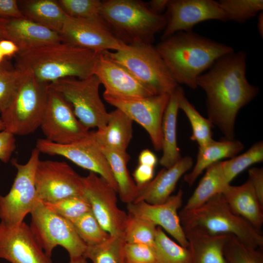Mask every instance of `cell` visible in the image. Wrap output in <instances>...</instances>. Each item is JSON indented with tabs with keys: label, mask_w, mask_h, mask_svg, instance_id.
Masks as SVG:
<instances>
[{
	"label": "cell",
	"mask_w": 263,
	"mask_h": 263,
	"mask_svg": "<svg viewBox=\"0 0 263 263\" xmlns=\"http://www.w3.org/2000/svg\"><path fill=\"white\" fill-rule=\"evenodd\" d=\"M246 58L244 51L225 55L197 79V87L206 94L208 119L226 139H234L238 113L259 92V88L246 78Z\"/></svg>",
	"instance_id": "6da1fadb"
},
{
	"label": "cell",
	"mask_w": 263,
	"mask_h": 263,
	"mask_svg": "<svg viewBox=\"0 0 263 263\" xmlns=\"http://www.w3.org/2000/svg\"><path fill=\"white\" fill-rule=\"evenodd\" d=\"M176 83L195 90L197 79L222 56L234 51L231 46L192 31L178 32L155 46Z\"/></svg>",
	"instance_id": "7a4b0ae2"
},
{
	"label": "cell",
	"mask_w": 263,
	"mask_h": 263,
	"mask_svg": "<svg viewBox=\"0 0 263 263\" xmlns=\"http://www.w3.org/2000/svg\"><path fill=\"white\" fill-rule=\"evenodd\" d=\"M99 53L61 42L19 53L16 68L30 71L47 84L66 77L83 79L93 75Z\"/></svg>",
	"instance_id": "3957f363"
},
{
	"label": "cell",
	"mask_w": 263,
	"mask_h": 263,
	"mask_svg": "<svg viewBox=\"0 0 263 263\" xmlns=\"http://www.w3.org/2000/svg\"><path fill=\"white\" fill-rule=\"evenodd\" d=\"M101 14L109 30L128 45L152 44L166 25L165 14L153 12L138 0L103 1Z\"/></svg>",
	"instance_id": "277c9868"
},
{
	"label": "cell",
	"mask_w": 263,
	"mask_h": 263,
	"mask_svg": "<svg viewBox=\"0 0 263 263\" xmlns=\"http://www.w3.org/2000/svg\"><path fill=\"white\" fill-rule=\"evenodd\" d=\"M179 216L184 230L199 227L212 234L233 235L255 248L263 245L260 230L234 213L222 193L213 196L195 209H182Z\"/></svg>",
	"instance_id": "5b68a950"
},
{
	"label": "cell",
	"mask_w": 263,
	"mask_h": 263,
	"mask_svg": "<svg viewBox=\"0 0 263 263\" xmlns=\"http://www.w3.org/2000/svg\"><path fill=\"white\" fill-rule=\"evenodd\" d=\"M19 69L21 75L19 89L10 104L0 113V118L5 130L15 135H26L40 127L48 84L38 81L30 71Z\"/></svg>",
	"instance_id": "8992f818"
},
{
	"label": "cell",
	"mask_w": 263,
	"mask_h": 263,
	"mask_svg": "<svg viewBox=\"0 0 263 263\" xmlns=\"http://www.w3.org/2000/svg\"><path fill=\"white\" fill-rule=\"evenodd\" d=\"M106 53L112 59L125 67L154 95L170 94L179 86L152 44L129 45L124 50Z\"/></svg>",
	"instance_id": "52a82bcc"
},
{
	"label": "cell",
	"mask_w": 263,
	"mask_h": 263,
	"mask_svg": "<svg viewBox=\"0 0 263 263\" xmlns=\"http://www.w3.org/2000/svg\"><path fill=\"white\" fill-rule=\"evenodd\" d=\"M101 83L92 75L80 79L66 77L48 84V87L59 93L71 105L78 120L85 127L102 128L107 124L108 113L99 93Z\"/></svg>",
	"instance_id": "ba28073f"
},
{
	"label": "cell",
	"mask_w": 263,
	"mask_h": 263,
	"mask_svg": "<svg viewBox=\"0 0 263 263\" xmlns=\"http://www.w3.org/2000/svg\"><path fill=\"white\" fill-rule=\"evenodd\" d=\"M30 214V228L48 256H51L57 246L64 248L70 258L83 256L87 245L69 220L51 211L38 200Z\"/></svg>",
	"instance_id": "9c48e42d"
},
{
	"label": "cell",
	"mask_w": 263,
	"mask_h": 263,
	"mask_svg": "<svg viewBox=\"0 0 263 263\" xmlns=\"http://www.w3.org/2000/svg\"><path fill=\"white\" fill-rule=\"evenodd\" d=\"M39 154L35 148L25 164L12 161L17 174L9 192L4 196L0 194V222L9 225L20 224L34 208L38 201L35 174Z\"/></svg>",
	"instance_id": "30bf717a"
},
{
	"label": "cell",
	"mask_w": 263,
	"mask_h": 263,
	"mask_svg": "<svg viewBox=\"0 0 263 263\" xmlns=\"http://www.w3.org/2000/svg\"><path fill=\"white\" fill-rule=\"evenodd\" d=\"M40 127L45 139L60 144L78 141L91 133L76 118L70 104L49 87Z\"/></svg>",
	"instance_id": "8fae6325"
},
{
	"label": "cell",
	"mask_w": 263,
	"mask_h": 263,
	"mask_svg": "<svg viewBox=\"0 0 263 263\" xmlns=\"http://www.w3.org/2000/svg\"><path fill=\"white\" fill-rule=\"evenodd\" d=\"M36 148L40 153L64 157L79 167L98 174L118 192V187L109 164L93 132L82 140L67 144L40 138L37 141Z\"/></svg>",
	"instance_id": "7c38bea8"
},
{
	"label": "cell",
	"mask_w": 263,
	"mask_h": 263,
	"mask_svg": "<svg viewBox=\"0 0 263 263\" xmlns=\"http://www.w3.org/2000/svg\"><path fill=\"white\" fill-rule=\"evenodd\" d=\"M83 193L102 227L110 235L123 237L128 214L117 204V192L103 178L90 172L82 177Z\"/></svg>",
	"instance_id": "4fadbf2b"
},
{
	"label": "cell",
	"mask_w": 263,
	"mask_h": 263,
	"mask_svg": "<svg viewBox=\"0 0 263 263\" xmlns=\"http://www.w3.org/2000/svg\"><path fill=\"white\" fill-rule=\"evenodd\" d=\"M35 186L37 198L43 203L84 194L82 177L64 161L40 160Z\"/></svg>",
	"instance_id": "5bb4252c"
},
{
	"label": "cell",
	"mask_w": 263,
	"mask_h": 263,
	"mask_svg": "<svg viewBox=\"0 0 263 263\" xmlns=\"http://www.w3.org/2000/svg\"><path fill=\"white\" fill-rule=\"evenodd\" d=\"M170 94L123 98L103 94L105 100L140 124L148 133L154 149L162 150V124Z\"/></svg>",
	"instance_id": "9a60e30c"
},
{
	"label": "cell",
	"mask_w": 263,
	"mask_h": 263,
	"mask_svg": "<svg viewBox=\"0 0 263 263\" xmlns=\"http://www.w3.org/2000/svg\"><path fill=\"white\" fill-rule=\"evenodd\" d=\"M165 15L162 39L178 32L192 31L195 25L206 20L226 21L218 1L214 0H169Z\"/></svg>",
	"instance_id": "2e32d148"
},
{
	"label": "cell",
	"mask_w": 263,
	"mask_h": 263,
	"mask_svg": "<svg viewBox=\"0 0 263 263\" xmlns=\"http://www.w3.org/2000/svg\"><path fill=\"white\" fill-rule=\"evenodd\" d=\"M0 258L11 263H53L24 222L12 225L0 223Z\"/></svg>",
	"instance_id": "e0dca14e"
},
{
	"label": "cell",
	"mask_w": 263,
	"mask_h": 263,
	"mask_svg": "<svg viewBox=\"0 0 263 263\" xmlns=\"http://www.w3.org/2000/svg\"><path fill=\"white\" fill-rule=\"evenodd\" d=\"M60 35L63 42L96 53L122 51L128 46L107 28L94 22L68 15Z\"/></svg>",
	"instance_id": "ac0fdd59"
},
{
	"label": "cell",
	"mask_w": 263,
	"mask_h": 263,
	"mask_svg": "<svg viewBox=\"0 0 263 263\" xmlns=\"http://www.w3.org/2000/svg\"><path fill=\"white\" fill-rule=\"evenodd\" d=\"M105 88L103 94L123 98H142L154 95L125 67L112 59L106 51L99 53L93 70Z\"/></svg>",
	"instance_id": "d6986e66"
},
{
	"label": "cell",
	"mask_w": 263,
	"mask_h": 263,
	"mask_svg": "<svg viewBox=\"0 0 263 263\" xmlns=\"http://www.w3.org/2000/svg\"><path fill=\"white\" fill-rule=\"evenodd\" d=\"M183 192L180 189L165 202L150 204L144 201L127 204L128 214L146 220L165 229L183 247L188 243L181 224L178 209L183 202Z\"/></svg>",
	"instance_id": "ffe728a7"
},
{
	"label": "cell",
	"mask_w": 263,
	"mask_h": 263,
	"mask_svg": "<svg viewBox=\"0 0 263 263\" xmlns=\"http://www.w3.org/2000/svg\"><path fill=\"white\" fill-rule=\"evenodd\" d=\"M4 38L14 42L19 53L62 42L58 33L25 17L5 19Z\"/></svg>",
	"instance_id": "44dd1931"
},
{
	"label": "cell",
	"mask_w": 263,
	"mask_h": 263,
	"mask_svg": "<svg viewBox=\"0 0 263 263\" xmlns=\"http://www.w3.org/2000/svg\"><path fill=\"white\" fill-rule=\"evenodd\" d=\"M192 166V158L186 156L171 167L163 168L154 178L138 187V194L133 203L144 201L150 204H159L166 202L171 196L178 180Z\"/></svg>",
	"instance_id": "7402d4cb"
},
{
	"label": "cell",
	"mask_w": 263,
	"mask_h": 263,
	"mask_svg": "<svg viewBox=\"0 0 263 263\" xmlns=\"http://www.w3.org/2000/svg\"><path fill=\"white\" fill-rule=\"evenodd\" d=\"M191 263H228L224 253L231 234H212L199 227L184 230Z\"/></svg>",
	"instance_id": "603a6c76"
},
{
	"label": "cell",
	"mask_w": 263,
	"mask_h": 263,
	"mask_svg": "<svg viewBox=\"0 0 263 263\" xmlns=\"http://www.w3.org/2000/svg\"><path fill=\"white\" fill-rule=\"evenodd\" d=\"M222 194L234 213L260 230L263 224V206L248 179L240 186L227 185Z\"/></svg>",
	"instance_id": "cb8c5ba5"
},
{
	"label": "cell",
	"mask_w": 263,
	"mask_h": 263,
	"mask_svg": "<svg viewBox=\"0 0 263 263\" xmlns=\"http://www.w3.org/2000/svg\"><path fill=\"white\" fill-rule=\"evenodd\" d=\"M184 95L183 89L178 86L170 94L164 113L162 124L163 154L159 163L165 168L171 167L182 157L177 145L176 128L179 103Z\"/></svg>",
	"instance_id": "d4e9b609"
},
{
	"label": "cell",
	"mask_w": 263,
	"mask_h": 263,
	"mask_svg": "<svg viewBox=\"0 0 263 263\" xmlns=\"http://www.w3.org/2000/svg\"><path fill=\"white\" fill-rule=\"evenodd\" d=\"M109 114L106 125L93 132L94 136L101 147L127 154L132 137L133 121L118 109Z\"/></svg>",
	"instance_id": "484cf974"
},
{
	"label": "cell",
	"mask_w": 263,
	"mask_h": 263,
	"mask_svg": "<svg viewBox=\"0 0 263 263\" xmlns=\"http://www.w3.org/2000/svg\"><path fill=\"white\" fill-rule=\"evenodd\" d=\"M244 148L241 141L235 139L219 141L213 139L205 146L198 147L196 164L191 171L184 175V181L189 187L191 186L203 171L210 165L222 159L235 157Z\"/></svg>",
	"instance_id": "4316f807"
},
{
	"label": "cell",
	"mask_w": 263,
	"mask_h": 263,
	"mask_svg": "<svg viewBox=\"0 0 263 263\" xmlns=\"http://www.w3.org/2000/svg\"><path fill=\"white\" fill-rule=\"evenodd\" d=\"M24 17L60 34L67 15L55 0H18Z\"/></svg>",
	"instance_id": "83f0119b"
},
{
	"label": "cell",
	"mask_w": 263,
	"mask_h": 263,
	"mask_svg": "<svg viewBox=\"0 0 263 263\" xmlns=\"http://www.w3.org/2000/svg\"><path fill=\"white\" fill-rule=\"evenodd\" d=\"M118 187L121 200L127 204L133 203L138 192V187L131 177L127 168L130 157L115 151L101 147Z\"/></svg>",
	"instance_id": "f1b7e54d"
},
{
	"label": "cell",
	"mask_w": 263,
	"mask_h": 263,
	"mask_svg": "<svg viewBox=\"0 0 263 263\" xmlns=\"http://www.w3.org/2000/svg\"><path fill=\"white\" fill-rule=\"evenodd\" d=\"M226 184L223 173L222 161L210 165L183 209H195L213 196L222 193Z\"/></svg>",
	"instance_id": "f546056e"
},
{
	"label": "cell",
	"mask_w": 263,
	"mask_h": 263,
	"mask_svg": "<svg viewBox=\"0 0 263 263\" xmlns=\"http://www.w3.org/2000/svg\"><path fill=\"white\" fill-rule=\"evenodd\" d=\"M123 237L112 236L101 243L87 245L83 256L93 263H124Z\"/></svg>",
	"instance_id": "4dcf8cb0"
},
{
	"label": "cell",
	"mask_w": 263,
	"mask_h": 263,
	"mask_svg": "<svg viewBox=\"0 0 263 263\" xmlns=\"http://www.w3.org/2000/svg\"><path fill=\"white\" fill-rule=\"evenodd\" d=\"M153 248L156 263H191L188 248L174 242L160 226H157Z\"/></svg>",
	"instance_id": "1f68e13d"
},
{
	"label": "cell",
	"mask_w": 263,
	"mask_h": 263,
	"mask_svg": "<svg viewBox=\"0 0 263 263\" xmlns=\"http://www.w3.org/2000/svg\"><path fill=\"white\" fill-rule=\"evenodd\" d=\"M179 109L184 112L188 118L192 128L190 139L196 142L198 147L204 146L213 140L211 130L213 124L198 112L185 95L180 101Z\"/></svg>",
	"instance_id": "d6a6232c"
},
{
	"label": "cell",
	"mask_w": 263,
	"mask_h": 263,
	"mask_svg": "<svg viewBox=\"0 0 263 263\" xmlns=\"http://www.w3.org/2000/svg\"><path fill=\"white\" fill-rule=\"evenodd\" d=\"M263 161V143L259 141L254 144L247 151L229 160L222 161L225 181L229 185L239 173L249 166Z\"/></svg>",
	"instance_id": "836d02e7"
},
{
	"label": "cell",
	"mask_w": 263,
	"mask_h": 263,
	"mask_svg": "<svg viewBox=\"0 0 263 263\" xmlns=\"http://www.w3.org/2000/svg\"><path fill=\"white\" fill-rule=\"evenodd\" d=\"M57 1L68 16L94 22L109 30L101 14L103 1L99 0H59Z\"/></svg>",
	"instance_id": "e575fe53"
},
{
	"label": "cell",
	"mask_w": 263,
	"mask_h": 263,
	"mask_svg": "<svg viewBox=\"0 0 263 263\" xmlns=\"http://www.w3.org/2000/svg\"><path fill=\"white\" fill-rule=\"evenodd\" d=\"M157 226L152 223L128 214L123 232L126 243L154 246Z\"/></svg>",
	"instance_id": "d590c367"
},
{
	"label": "cell",
	"mask_w": 263,
	"mask_h": 263,
	"mask_svg": "<svg viewBox=\"0 0 263 263\" xmlns=\"http://www.w3.org/2000/svg\"><path fill=\"white\" fill-rule=\"evenodd\" d=\"M226 19L244 23L263 9V0H220L218 1Z\"/></svg>",
	"instance_id": "8d00e7d4"
},
{
	"label": "cell",
	"mask_w": 263,
	"mask_h": 263,
	"mask_svg": "<svg viewBox=\"0 0 263 263\" xmlns=\"http://www.w3.org/2000/svg\"><path fill=\"white\" fill-rule=\"evenodd\" d=\"M71 222L87 245L101 243L110 236L100 225L92 210Z\"/></svg>",
	"instance_id": "74e56055"
},
{
	"label": "cell",
	"mask_w": 263,
	"mask_h": 263,
	"mask_svg": "<svg viewBox=\"0 0 263 263\" xmlns=\"http://www.w3.org/2000/svg\"><path fill=\"white\" fill-rule=\"evenodd\" d=\"M258 248L251 247L231 235L224 249L228 263H263V255Z\"/></svg>",
	"instance_id": "f35d334b"
},
{
	"label": "cell",
	"mask_w": 263,
	"mask_h": 263,
	"mask_svg": "<svg viewBox=\"0 0 263 263\" xmlns=\"http://www.w3.org/2000/svg\"><path fill=\"white\" fill-rule=\"evenodd\" d=\"M43 204L51 211L70 222L91 210L90 204L84 194L71 196Z\"/></svg>",
	"instance_id": "ab89813d"
},
{
	"label": "cell",
	"mask_w": 263,
	"mask_h": 263,
	"mask_svg": "<svg viewBox=\"0 0 263 263\" xmlns=\"http://www.w3.org/2000/svg\"><path fill=\"white\" fill-rule=\"evenodd\" d=\"M21 71L17 68L9 70L0 77V113L10 104L19 89Z\"/></svg>",
	"instance_id": "60d3db41"
},
{
	"label": "cell",
	"mask_w": 263,
	"mask_h": 263,
	"mask_svg": "<svg viewBox=\"0 0 263 263\" xmlns=\"http://www.w3.org/2000/svg\"><path fill=\"white\" fill-rule=\"evenodd\" d=\"M124 263H156L153 246L126 243L124 247Z\"/></svg>",
	"instance_id": "b9f144b4"
},
{
	"label": "cell",
	"mask_w": 263,
	"mask_h": 263,
	"mask_svg": "<svg viewBox=\"0 0 263 263\" xmlns=\"http://www.w3.org/2000/svg\"><path fill=\"white\" fill-rule=\"evenodd\" d=\"M16 148L15 135L4 130L0 132V161L7 163Z\"/></svg>",
	"instance_id": "7bdbcfd3"
},
{
	"label": "cell",
	"mask_w": 263,
	"mask_h": 263,
	"mask_svg": "<svg viewBox=\"0 0 263 263\" xmlns=\"http://www.w3.org/2000/svg\"><path fill=\"white\" fill-rule=\"evenodd\" d=\"M16 0H0V18L10 19L23 18Z\"/></svg>",
	"instance_id": "ee69618b"
},
{
	"label": "cell",
	"mask_w": 263,
	"mask_h": 263,
	"mask_svg": "<svg viewBox=\"0 0 263 263\" xmlns=\"http://www.w3.org/2000/svg\"><path fill=\"white\" fill-rule=\"evenodd\" d=\"M248 180L251 183L256 195L263 206V169L252 168L248 170Z\"/></svg>",
	"instance_id": "f6af8a7d"
},
{
	"label": "cell",
	"mask_w": 263,
	"mask_h": 263,
	"mask_svg": "<svg viewBox=\"0 0 263 263\" xmlns=\"http://www.w3.org/2000/svg\"><path fill=\"white\" fill-rule=\"evenodd\" d=\"M154 169L152 167L138 164L133 173L134 181L138 187L146 184L153 179Z\"/></svg>",
	"instance_id": "bcb514c9"
},
{
	"label": "cell",
	"mask_w": 263,
	"mask_h": 263,
	"mask_svg": "<svg viewBox=\"0 0 263 263\" xmlns=\"http://www.w3.org/2000/svg\"><path fill=\"white\" fill-rule=\"evenodd\" d=\"M0 49L5 57H11L19 53L17 45L12 41L7 39L0 40Z\"/></svg>",
	"instance_id": "7dc6e473"
},
{
	"label": "cell",
	"mask_w": 263,
	"mask_h": 263,
	"mask_svg": "<svg viewBox=\"0 0 263 263\" xmlns=\"http://www.w3.org/2000/svg\"><path fill=\"white\" fill-rule=\"evenodd\" d=\"M139 164L149 166L155 168L157 159L155 154L149 149L143 150L138 157Z\"/></svg>",
	"instance_id": "c3c4849f"
},
{
	"label": "cell",
	"mask_w": 263,
	"mask_h": 263,
	"mask_svg": "<svg viewBox=\"0 0 263 263\" xmlns=\"http://www.w3.org/2000/svg\"><path fill=\"white\" fill-rule=\"evenodd\" d=\"M169 0H152L147 3L150 9L157 14H162L165 10H167Z\"/></svg>",
	"instance_id": "681fc988"
},
{
	"label": "cell",
	"mask_w": 263,
	"mask_h": 263,
	"mask_svg": "<svg viewBox=\"0 0 263 263\" xmlns=\"http://www.w3.org/2000/svg\"><path fill=\"white\" fill-rule=\"evenodd\" d=\"M257 28L260 36L263 37V13L260 12L258 16Z\"/></svg>",
	"instance_id": "f907efd6"
},
{
	"label": "cell",
	"mask_w": 263,
	"mask_h": 263,
	"mask_svg": "<svg viewBox=\"0 0 263 263\" xmlns=\"http://www.w3.org/2000/svg\"><path fill=\"white\" fill-rule=\"evenodd\" d=\"M69 263H88L87 259L83 256L71 258Z\"/></svg>",
	"instance_id": "816d5d0a"
},
{
	"label": "cell",
	"mask_w": 263,
	"mask_h": 263,
	"mask_svg": "<svg viewBox=\"0 0 263 263\" xmlns=\"http://www.w3.org/2000/svg\"><path fill=\"white\" fill-rule=\"evenodd\" d=\"M5 19L0 18V40L4 39V23Z\"/></svg>",
	"instance_id": "f5cc1de1"
},
{
	"label": "cell",
	"mask_w": 263,
	"mask_h": 263,
	"mask_svg": "<svg viewBox=\"0 0 263 263\" xmlns=\"http://www.w3.org/2000/svg\"><path fill=\"white\" fill-rule=\"evenodd\" d=\"M9 69L5 67L2 64H0V77L4 75Z\"/></svg>",
	"instance_id": "db71d44e"
},
{
	"label": "cell",
	"mask_w": 263,
	"mask_h": 263,
	"mask_svg": "<svg viewBox=\"0 0 263 263\" xmlns=\"http://www.w3.org/2000/svg\"><path fill=\"white\" fill-rule=\"evenodd\" d=\"M5 57L3 55L0 49V64H2L4 60Z\"/></svg>",
	"instance_id": "11a10c76"
},
{
	"label": "cell",
	"mask_w": 263,
	"mask_h": 263,
	"mask_svg": "<svg viewBox=\"0 0 263 263\" xmlns=\"http://www.w3.org/2000/svg\"><path fill=\"white\" fill-rule=\"evenodd\" d=\"M5 130V126L2 120L0 118V131Z\"/></svg>",
	"instance_id": "9f6ffc18"
}]
</instances>
